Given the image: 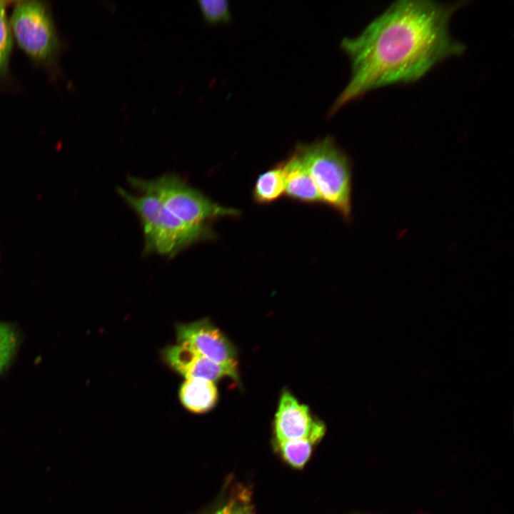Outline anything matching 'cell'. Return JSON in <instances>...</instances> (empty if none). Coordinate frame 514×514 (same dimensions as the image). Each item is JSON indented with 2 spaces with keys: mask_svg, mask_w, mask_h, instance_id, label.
I'll list each match as a JSON object with an SVG mask.
<instances>
[{
  "mask_svg": "<svg viewBox=\"0 0 514 514\" xmlns=\"http://www.w3.org/2000/svg\"><path fill=\"white\" fill-rule=\"evenodd\" d=\"M465 3L396 1L360 34L342 39L351 76L329 114L370 91L416 81L445 59L463 54L466 46L452 36L449 23Z\"/></svg>",
  "mask_w": 514,
  "mask_h": 514,
  "instance_id": "cell-1",
  "label": "cell"
},
{
  "mask_svg": "<svg viewBox=\"0 0 514 514\" xmlns=\"http://www.w3.org/2000/svg\"><path fill=\"white\" fill-rule=\"evenodd\" d=\"M117 192L140 220L146 254L173 258L190 246L216 238L213 228L190 226L178 219L148 192L121 187Z\"/></svg>",
  "mask_w": 514,
  "mask_h": 514,
  "instance_id": "cell-2",
  "label": "cell"
},
{
  "mask_svg": "<svg viewBox=\"0 0 514 514\" xmlns=\"http://www.w3.org/2000/svg\"><path fill=\"white\" fill-rule=\"evenodd\" d=\"M297 153L321 199L345 221L352 212V166L348 156L330 137L310 143H298Z\"/></svg>",
  "mask_w": 514,
  "mask_h": 514,
  "instance_id": "cell-3",
  "label": "cell"
},
{
  "mask_svg": "<svg viewBox=\"0 0 514 514\" xmlns=\"http://www.w3.org/2000/svg\"><path fill=\"white\" fill-rule=\"evenodd\" d=\"M128 181L134 190L153 194L170 213L190 226L213 228L216 221L241 214L238 209L218 204L174 173L148 180L129 176Z\"/></svg>",
  "mask_w": 514,
  "mask_h": 514,
  "instance_id": "cell-4",
  "label": "cell"
},
{
  "mask_svg": "<svg viewBox=\"0 0 514 514\" xmlns=\"http://www.w3.org/2000/svg\"><path fill=\"white\" fill-rule=\"evenodd\" d=\"M9 25L12 36L35 63L46 68H52L56 64L61 44L45 1H17Z\"/></svg>",
  "mask_w": 514,
  "mask_h": 514,
  "instance_id": "cell-5",
  "label": "cell"
},
{
  "mask_svg": "<svg viewBox=\"0 0 514 514\" xmlns=\"http://www.w3.org/2000/svg\"><path fill=\"white\" fill-rule=\"evenodd\" d=\"M176 343L218 363L236 362L232 343L208 318L176 326Z\"/></svg>",
  "mask_w": 514,
  "mask_h": 514,
  "instance_id": "cell-6",
  "label": "cell"
},
{
  "mask_svg": "<svg viewBox=\"0 0 514 514\" xmlns=\"http://www.w3.org/2000/svg\"><path fill=\"white\" fill-rule=\"evenodd\" d=\"M275 433L279 443L307 439L313 443L325 433L323 423L312 418L308 408L288 391L281 395L275 418Z\"/></svg>",
  "mask_w": 514,
  "mask_h": 514,
  "instance_id": "cell-7",
  "label": "cell"
},
{
  "mask_svg": "<svg viewBox=\"0 0 514 514\" xmlns=\"http://www.w3.org/2000/svg\"><path fill=\"white\" fill-rule=\"evenodd\" d=\"M162 357L171 368L186 378H203L213 383L223 377L238 378L237 362H215L177 343L165 348Z\"/></svg>",
  "mask_w": 514,
  "mask_h": 514,
  "instance_id": "cell-8",
  "label": "cell"
},
{
  "mask_svg": "<svg viewBox=\"0 0 514 514\" xmlns=\"http://www.w3.org/2000/svg\"><path fill=\"white\" fill-rule=\"evenodd\" d=\"M281 163L285 186L284 196L291 201L303 204L322 203L313 181L297 153L293 151Z\"/></svg>",
  "mask_w": 514,
  "mask_h": 514,
  "instance_id": "cell-9",
  "label": "cell"
},
{
  "mask_svg": "<svg viewBox=\"0 0 514 514\" xmlns=\"http://www.w3.org/2000/svg\"><path fill=\"white\" fill-rule=\"evenodd\" d=\"M179 398L188 410L205 413L216 405L218 390L213 382L203 378H186L179 389Z\"/></svg>",
  "mask_w": 514,
  "mask_h": 514,
  "instance_id": "cell-10",
  "label": "cell"
},
{
  "mask_svg": "<svg viewBox=\"0 0 514 514\" xmlns=\"http://www.w3.org/2000/svg\"><path fill=\"white\" fill-rule=\"evenodd\" d=\"M285 195L282 163L278 162L260 173L251 191L252 200L258 205H269Z\"/></svg>",
  "mask_w": 514,
  "mask_h": 514,
  "instance_id": "cell-11",
  "label": "cell"
},
{
  "mask_svg": "<svg viewBox=\"0 0 514 514\" xmlns=\"http://www.w3.org/2000/svg\"><path fill=\"white\" fill-rule=\"evenodd\" d=\"M9 3L0 1V78L4 76L9 69L13 44L9 20L6 16V8Z\"/></svg>",
  "mask_w": 514,
  "mask_h": 514,
  "instance_id": "cell-12",
  "label": "cell"
},
{
  "mask_svg": "<svg viewBox=\"0 0 514 514\" xmlns=\"http://www.w3.org/2000/svg\"><path fill=\"white\" fill-rule=\"evenodd\" d=\"M313 443L307 439L279 443L284 459L294 468H301L307 462Z\"/></svg>",
  "mask_w": 514,
  "mask_h": 514,
  "instance_id": "cell-13",
  "label": "cell"
},
{
  "mask_svg": "<svg viewBox=\"0 0 514 514\" xmlns=\"http://www.w3.org/2000/svg\"><path fill=\"white\" fill-rule=\"evenodd\" d=\"M198 6L205 21L211 25L225 24L231 21L229 4L225 0H201Z\"/></svg>",
  "mask_w": 514,
  "mask_h": 514,
  "instance_id": "cell-14",
  "label": "cell"
},
{
  "mask_svg": "<svg viewBox=\"0 0 514 514\" xmlns=\"http://www.w3.org/2000/svg\"><path fill=\"white\" fill-rule=\"evenodd\" d=\"M17 345V336L14 328L0 323V373L9 365Z\"/></svg>",
  "mask_w": 514,
  "mask_h": 514,
  "instance_id": "cell-15",
  "label": "cell"
},
{
  "mask_svg": "<svg viewBox=\"0 0 514 514\" xmlns=\"http://www.w3.org/2000/svg\"><path fill=\"white\" fill-rule=\"evenodd\" d=\"M208 514H253L246 497L236 496L229 499Z\"/></svg>",
  "mask_w": 514,
  "mask_h": 514,
  "instance_id": "cell-16",
  "label": "cell"
}]
</instances>
